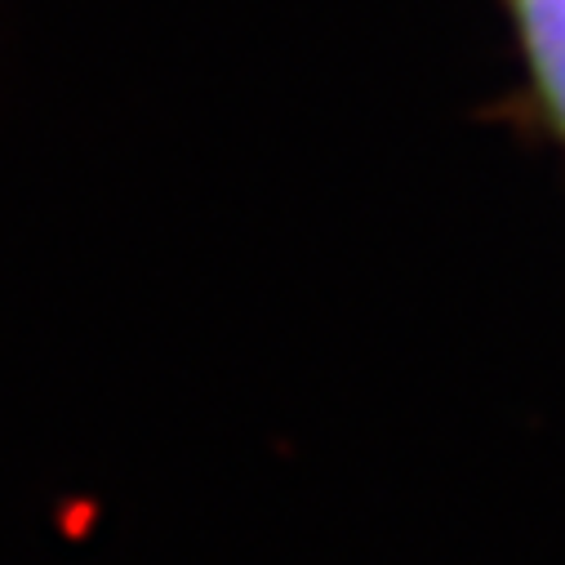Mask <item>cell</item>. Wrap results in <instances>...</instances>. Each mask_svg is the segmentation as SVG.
Returning <instances> with one entry per match:
<instances>
[{
	"label": "cell",
	"mask_w": 565,
	"mask_h": 565,
	"mask_svg": "<svg viewBox=\"0 0 565 565\" xmlns=\"http://www.w3.org/2000/svg\"><path fill=\"white\" fill-rule=\"evenodd\" d=\"M530 76L565 138V0H508Z\"/></svg>",
	"instance_id": "obj_1"
}]
</instances>
